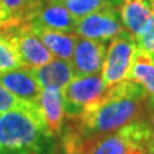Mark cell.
Here are the masks:
<instances>
[{"mask_svg": "<svg viewBox=\"0 0 154 154\" xmlns=\"http://www.w3.org/2000/svg\"><path fill=\"white\" fill-rule=\"evenodd\" d=\"M145 89L131 80L107 87L104 95L74 116H65L62 149L74 154L83 140L143 121L151 104Z\"/></svg>", "mask_w": 154, "mask_h": 154, "instance_id": "obj_1", "label": "cell"}, {"mask_svg": "<svg viewBox=\"0 0 154 154\" xmlns=\"http://www.w3.org/2000/svg\"><path fill=\"white\" fill-rule=\"evenodd\" d=\"M39 106L0 113V154H60Z\"/></svg>", "mask_w": 154, "mask_h": 154, "instance_id": "obj_2", "label": "cell"}, {"mask_svg": "<svg viewBox=\"0 0 154 154\" xmlns=\"http://www.w3.org/2000/svg\"><path fill=\"white\" fill-rule=\"evenodd\" d=\"M151 131L146 119L114 132L93 136L80 144L74 154H132Z\"/></svg>", "mask_w": 154, "mask_h": 154, "instance_id": "obj_3", "label": "cell"}, {"mask_svg": "<svg viewBox=\"0 0 154 154\" xmlns=\"http://www.w3.org/2000/svg\"><path fill=\"white\" fill-rule=\"evenodd\" d=\"M137 47L135 38L126 30L111 41L100 72L105 87L128 80V73Z\"/></svg>", "mask_w": 154, "mask_h": 154, "instance_id": "obj_4", "label": "cell"}, {"mask_svg": "<svg viewBox=\"0 0 154 154\" xmlns=\"http://www.w3.org/2000/svg\"><path fill=\"white\" fill-rule=\"evenodd\" d=\"M106 88L100 74L74 75L62 89L65 116L80 114L88 105L98 100Z\"/></svg>", "mask_w": 154, "mask_h": 154, "instance_id": "obj_5", "label": "cell"}, {"mask_svg": "<svg viewBox=\"0 0 154 154\" xmlns=\"http://www.w3.org/2000/svg\"><path fill=\"white\" fill-rule=\"evenodd\" d=\"M125 31L119 8H105L77 21L75 33L80 37L107 42Z\"/></svg>", "mask_w": 154, "mask_h": 154, "instance_id": "obj_6", "label": "cell"}, {"mask_svg": "<svg viewBox=\"0 0 154 154\" xmlns=\"http://www.w3.org/2000/svg\"><path fill=\"white\" fill-rule=\"evenodd\" d=\"M1 34H5L14 44L26 67H38L55 58L33 33L29 22L8 29Z\"/></svg>", "mask_w": 154, "mask_h": 154, "instance_id": "obj_7", "label": "cell"}, {"mask_svg": "<svg viewBox=\"0 0 154 154\" xmlns=\"http://www.w3.org/2000/svg\"><path fill=\"white\" fill-rule=\"evenodd\" d=\"M106 50L105 42L78 35L70 61L74 75L100 74Z\"/></svg>", "mask_w": 154, "mask_h": 154, "instance_id": "obj_8", "label": "cell"}, {"mask_svg": "<svg viewBox=\"0 0 154 154\" xmlns=\"http://www.w3.org/2000/svg\"><path fill=\"white\" fill-rule=\"evenodd\" d=\"M77 21L60 0H44L30 23L55 31L75 33Z\"/></svg>", "mask_w": 154, "mask_h": 154, "instance_id": "obj_9", "label": "cell"}, {"mask_svg": "<svg viewBox=\"0 0 154 154\" xmlns=\"http://www.w3.org/2000/svg\"><path fill=\"white\" fill-rule=\"evenodd\" d=\"M0 85L17 98L38 104L42 88L29 67H20L0 73Z\"/></svg>", "mask_w": 154, "mask_h": 154, "instance_id": "obj_10", "label": "cell"}, {"mask_svg": "<svg viewBox=\"0 0 154 154\" xmlns=\"http://www.w3.org/2000/svg\"><path fill=\"white\" fill-rule=\"evenodd\" d=\"M38 106L45 125L53 136H58L65 120V109L62 89L42 88Z\"/></svg>", "mask_w": 154, "mask_h": 154, "instance_id": "obj_11", "label": "cell"}, {"mask_svg": "<svg viewBox=\"0 0 154 154\" xmlns=\"http://www.w3.org/2000/svg\"><path fill=\"white\" fill-rule=\"evenodd\" d=\"M29 69L41 88L63 89L74 77L71 63L60 58H54L44 65Z\"/></svg>", "mask_w": 154, "mask_h": 154, "instance_id": "obj_12", "label": "cell"}, {"mask_svg": "<svg viewBox=\"0 0 154 154\" xmlns=\"http://www.w3.org/2000/svg\"><path fill=\"white\" fill-rule=\"evenodd\" d=\"M30 26L32 29L33 33L41 40V42L47 47V49L49 50L55 58H60L67 62L71 61L75 39L78 37L77 33L55 31L44 26L34 25L31 23Z\"/></svg>", "mask_w": 154, "mask_h": 154, "instance_id": "obj_13", "label": "cell"}, {"mask_svg": "<svg viewBox=\"0 0 154 154\" xmlns=\"http://www.w3.org/2000/svg\"><path fill=\"white\" fill-rule=\"evenodd\" d=\"M44 0H0V23L6 30L30 22Z\"/></svg>", "mask_w": 154, "mask_h": 154, "instance_id": "obj_14", "label": "cell"}, {"mask_svg": "<svg viewBox=\"0 0 154 154\" xmlns=\"http://www.w3.org/2000/svg\"><path fill=\"white\" fill-rule=\"evenodd\" d=\"M119 13L123 29L137 40L147 26L153 8L138 1L122 2L119 7Z\"/></svg>", "mask_w": 154, "mask_h": 154, "instance_id": "obj_15", "label": "cell"}, {"mask_svg": "<svg viewBox=\"0 0 154 154\" xmlns=\"http://www.w3.org/2000/svg\"><path fill=\"white\" fill-rule=\"evenodd\" d=\"M128 80L140 85L154 103V61L146 51L138 47L128 73Z\"/></svg>", "mask_w": 154, "mask_h": 154, "instance_id": "obj_16", "label": "cell"}, {"mask_svg": "<svg viewBox=\"0 0 154 154\" xmlns=\"http://www.w3.org/2000/svg\"><path fill=\"white\" fill-rule=\"evenodd\" d=\"M77 20L105 8H119L122 0H60Z\"/></svg>", "mask_w": 154, "mask_h": 154, "instance_id": "obj_17", "label": "cell"}, {"mask_svg": "<svg viewBox=\"0 0 154 154\" xmlns=\"http://www.w3.org/2000/svg\"><path fill=\"white\" fill-rule=\"evenodd\" d=\"M26 67L23 63L16 47L5 34H0V73Z\"/></svg>", "mask_w": 154, "mask_h": 154, "instance_id": "obj_18", "label": "cell"}, {"mask_svg": "<svg viewBox=\"0 0 154 154\" xmlns=\"http://www.w3.org/2000/svg\"><path fill=\"white\" fill-rule=\"evenodd\" d=\"M34 106H38V104H32L23 99L17 98L15 95H13L11 91H8L0 85V113L7 111L31 109Z\"/></svg>", "mask_w": 154, "mask_h": 154, "instance_id": "obj_19", "label": "cell"}, {"mask_svg": "<svg viewBox=\"0 0 154 154\" xmlns=\"http://www.w3.org/2000/svg\"><path fill=\"white\" fill-rule=\"evenodd\" d=\"M136 42L138 48L146 51L154 61V9L147 26L142 33V35L136 40Z\"/></svg>", "mask_w": 154, "mask_h": 154, "instance_id": "obj_20", "label": "cell"}, {"mask_svg": "<svg viewBox=\"0 0 154 154\" xmlns=\"http://www.w3.org/2000/svg\"><path fill=\"white\" fill-rule=\"evenodd\" d=\"M132 154H154V131L152 128L147 137L132 152Z\"/></svg>", "mask_w": 154, "mask_h": 154, "instance_id": "obj_21", "label": "cell"}, {"mask_svg": "<svg viewBox=\"0 0 154 154\" xmlns=\"http://www.w3.org/2000/svg\"><path fill=\"white\" fill-rule=\"evenodd\" d=\"M146 121L149 125V127L152 128V130L154 131V103L153 100L151 102L149 107V111H147V114H146Z\"/></svg>", "mask_w": 154, "mask_h": 154, "instance_id": "obj_22", "label": "cell"}, {"mask_svg": "<svg viewBox=\"0 0 154 154\" xmlns=\"http://www.w3.org/2000/svg\"><path fill=\"white\" fill-rule=\"evenodd\" d=\"M131 1H138V2H143L149 5L151 8L154 9V0H122V2H131Z\"/></svg>", "mask_w": 154, "mask_h": 154, "instance_id": "obj_23", "label": "cell"}, {"mask_svg": "<svg viewBox=\"0 0 154 154\" xmlns=\"http://www.w3.org/2000/svg\"><path fill=\"white\" fill-rule=\"evenodd\" d=\"M5 31H6V29L4 28V25H2L1 23H0V34H1V33H4Z\"/></svg>", "mask_w": 154, "mask_h": 154, "instance_id": "obj_24", "label": "cell"}]
</instances>
